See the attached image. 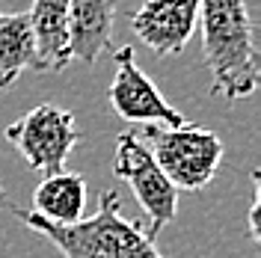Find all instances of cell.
Segmentation results:
<instances>
[{
  "label": "cell",
  "mask_w": 261,
  "mask_h": 258,
  "mask_svg": "<svg viewBox=\"0 0 261 258\" xmlns=\"http://www.w3.org/2000/svg\"><path fill=\"white\" fill-rule=\"evenodd\" d=\"M86 178L81 172H50L42 175L39 187L33 190V214L57 223V226H71L83 220V211H86Z\"/></svg>",
  "instance_id": "cell-9"
},
{
  "label": "cell",
  "mask_w": 261,
  "mask_h": 258,
  "mask_svg": "<svg viewBox=\"0 0 261 258\" xmlns=\"http://www.w3.org/2000/svg\"><path fill=\"white\" fill-rule=\"evenodd\" d=\"M9 211L27 228L54 243L63 258H166L146 235L143 223L122 214L119 190H104L98 196L95 214L71 226L48 223L33 211H21L15 205H9Z\"/></svg>",
  "instance_id": "cell-1"
},
{
  "label": "cell",
  "mask_w": 261,
  "mask_h": 258,
  "mask_svg": "<svg viewBox=\"0 0 261 258\" xmlns=\"http://www.w3.org/2000/svg\"><path fill=\"white\" fill-rule=\"evenodd\" d=\"M252 205L246 211V223H249V241L258 243L261 238V228H258V211H261V178H258V169H252Z\"/></svg>",
  "instance_id": "cell-12"
},
{
  "label": "cell",
  "mask_w": 261,
  "mask_h": 258,
  "mask_svg": "<svg viewBox=\"0 0 261 258\" xmlns=\"http://www.w3.org/2000/svg\"><path fill=\"white\" fill-rule=\"evenodd\" d=\"M199 27L214 92L249 98L258 86V48L246 0H199Z\"/></svg>",
  "instance_id": "cell-2"
},
{
  "label": "cell",
  "mask_w": 261,
  "mask_h": 258,
  "mask_svg": "<svg viewBox=\"0 0 261 258\" xmlns=\"http://www.w3.org/2000/svg\"><path fill=\"white\" fill-rule=\"evenodd\" d=\"M3 137L33 172L50 175V172L65 169L68 154L81 143V128L71 110L45 101L27 110L24 116H18L12 125H6Z\"/></svg>",
  "instance_id": "cell-4"
},
{
  "label": "cell",
  "mask_w": 261,
  "mask_h": 258,
  "mask_svg": "<svg viewBox=\"0 0 261 258\" xmlns=\"http://www.w3.org/2000/svg\"><path fill=\"white\" fill-rule=\"evenodd\" d=\"M0 199H3V187H0Z\"/></svg>",
  "instance_id": "cell-13"
},
{
  "label": "cell",
  "mask_w": 261,
  "mask_h": 258,
  "mask_svg": "<svg viewBox=\"0 0 261 258\" xmlns=\"http://www.w3.org/2000/svg\"><path fill=\"white\" fill-rule=\"evenodd\" d=\"M116 74L110 81L107 98L119 119L140 122V125H181L184 116L161 95L154 81L137 63V54L130 45H119L113 50Z\"/></svg>",
  "instance_id": "cell-6"
},
{
  "label": "cell",
  "mask_w": 261,
  "mask_h": 258,
  "mask_svg": "<svg viewBox=\"0 0 261 258\" xmlns=\"http://www.w3.org/2000/svg\"><path fill=\"white\" fill-rule=\"evenodd\" d=\"M116 0H68V54L95 68L101 54L113 45Z\"/></svg>",
  "instance_id": "cell-8"
},
{
  "label": "cell",
  "mask_w": 261,
  "mask_h": 258,
  "mask_svg": "<svg viewBox=\"0 0 261 258\" xmlns=\"http://www.w3.org/2000/svg\"><path fill=\"white\" fill-rule=\"evenodd\" d=\"M113 172H116V178H122L128 184L134 199L140 202V208H143V214H146V220H148L146 235L154 241L161 235V228L175 220L178 190L158 169L154 158L148 154V148L140 143V137L134 131H122L116 137Z\"/></svg>",
  "instance_id": "cell-5"
},
{
  "label": "cell",
  "mask_w": 261,
  "mask_h": 258,
  "mask_svg": "<svg viewBox=\"0 0 261 258\" xmlns=\"http://www.w3.org/2000/svg\"><path fill=\"white\" fill-rule=\"evenodd\" d=\"M137 137L175 190L208 187L223 163V140L199 125H143Z\"/></svg>",
  "instance_id": "cell-3"
},
{
  "label": "cell",
  "mask_w": 261,
  "mask_h": 258,
  "mask_svg": "<svg viewBox=\"0 0 261 258\" xmlns=\"http://www.w3.org/2000/svg\"><path fill=\"white\" fill-rule=\"evenodd\" d=\"M30 24L36 36L39 71H63L71 63L68 54V0H33Z\"/></svg>",
  "instance_id": "cell-10"
},
{
  "label": "cell",
  "mask_w": 261,
  "mask_h": 258,
  "mask_svg": "<svg viewBox=\"0 0 261 258\" xmlns=\"http://www.w3.org/2000/svg\"><path fill=\"white\" fill-rule=\"evenodd\" d=\"M196 27H199V0H146L130 15L134 36L154 57L181 54Z\"/></svg>",
  "instance_id": "cell-7"
},
{
  "label": "cell",
  "mask_w": 261,
  "mask_h": 258,
  "mask_svg": "<svg viewBox=\"0 0 261 258\" xmlns=\"http://www.w3.org/2000/svg\"><path fill=\"white\" fill-rule=\"evenodd\" d=\"M27 68L39 71L30 15L0 9V92L9 89Z\"/></svg>",
  "instance_id": "cell-11"
}]
</instances>
